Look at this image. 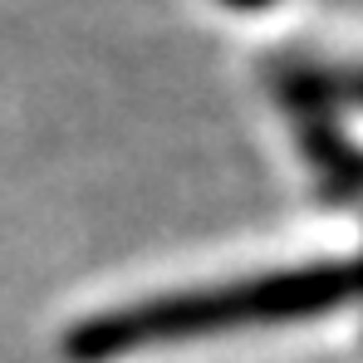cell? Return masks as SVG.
<instances>
[{
  "label": "cell",
  "instance_id": "6da1fadb",
  "mask_svg": "<svg viewBox=\"0 0 363 363\" xmlns=\"http://www.w3.org/2000/svg\"><path fill=\"white\" fill-rule=\"evenodd\" d=\"M359 270L354 265H300V270H265L231 285L201 290V295H167V300L113 309L74 334V354L89 363L138 354V349H167L191 339H216L255 324H290L309 314H329L354 295Z\"/></svg>",
  "mask_w": 363,
  "mask_h": 363
}]
</instances>
